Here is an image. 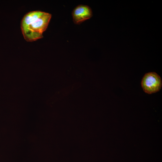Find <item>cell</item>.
<instances>
[{
	"label": "cell",
	"instance_id": "6da1fadb",
	"mask_svg": "<svg viewBox=\"0 0 162 162\" xmlns=\"http://www.w3.org/2000/svg\"><path fill=\"white\" fill-rule=\"evenodd\" d=\"M50 13L40 11L27 13L21 22V29L25 39L32 42L43 37V33L47 28L51 17Z\"/></svg>",
	"mask_w": 162,
	"mask_h": 162
},
{
	"label": "cell",
	"instance_id": "7a4b0ae2",
	"mask_svg": "<svg viewBox=\"0 0 162 162\" xmlns=\"http://www.w3.org/2000/svg\"><path fill=\"white\" fill-rule=\"evenodd\" d=\"M141 87L146 93L151 94L159 91L162 86L160 76L154 72L146 73L143 76L141 82Z\"/></svg>",
	"mask_w": 162,
	"mask_h": 162
},
{
	"label": "cell",
	"instance_id": "3957f363",
	"mask_svg": "<svg viewBox=\"0 0 162 162\" xmlns=\"http://www.w3.org/2000/svg\"><path fill=\"white\" fill-rule=\"evenodd\" d=\"M72 15L74 23L80 24L91 18L92 16V12L89 6L81 4L77 6L74 9Z\"/></svg>",
	"mask_w": 162,
	"mask_h": 162
}]
</instances>
